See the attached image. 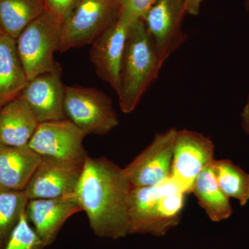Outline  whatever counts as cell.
I'll use <instances>...</instances> for the list:
<instances>
[{
  "mask_svg": "<svg viewBox=\"0 0 249 249\" xmlns=\"http://www.w3.org/2000/svg\"><path fill=\"white\" fill-rule=\"evenodd\" d=\"M3 34L2 29H1V26H0V35Z\"/></svg>",
  "mask_w": 249,
  "mask_h": 249,
  "instance_id": "obj_29",
  "label": "cell"
},
{
  "mask_svg": "<svg viewBox=\"0 0 249 249\" xmlns=\"http://www.w3.org/2000/svg\"><path fill=\"white\" fill-rule=\"evenodd\" d=\"M175 127L156 134L152 142L124 168L131 188L155 186L171 178Z\"/></svg>",
  "mask_w": 249,
  "mask_h": 249,
  "instance_id": "obj_8",
  "label": "cell"
},
{
  "mask_svg": "<svg viewBox=\"0 0 249 249\" xmlns=\"http://www.w3.org/2000/svg\"><path fill=\"white\" fill-rule=\"evenodd\" d=\"M61 26L58 18L46 11L18 37V55L28 81L55 70L53 53L58 51Z\"/></svg>",
  "mask_w": 249,
  "mask_h": 249,
  "instance_id": "obj_4",
  "label": "cell"
},
{
  "mask_svg": "<svg viewBox=\"0 0 249 249\" xmlns=\"http://www.w3.org/2000/svg\"><path fill=\"white\" fill-rule=\"evenodd\" d=\"M187 196L171 178L155 186L131 188L128 235H166L181 222Z\"/></svg>",
  "mask_w": 249,
  "mask_h": 249,
  "instance_id": "obj_2",
  "label": "cell"
},
{
  "mask_svg": "<svg viewBox=\"0 0 249 249\" xmlns=\"http://www.w3.org/2000/svg\"><path fill=\"white\" fill-rule=\"evenodd\" d=\"M163 65L143 21L129 27L121 63L119 106L125 114L133 111L144 93L158 78Z\"/></svg>",
  "mask_w": 249,
  "mask_h": 249,
  "instance_id": "obj_3",
  "label": "cell"
},
{
  "mask_svg": "<svg viewBox=\"0 0 249 249\" xmlns=\"http://www.w3.org/2000/svg\"><path fill=\"white\" fill-rule=\"evenodd\" d=\"M155 0H117L119 16L134 23L142 20Z\"/></svg>",
  "mask_w": 249,
  "mask_h": 249,
  "instance_id": "obj_23",
  "label": "cell"
},
{
  "mask_svg": "<svg viewBox=\"0 0 249 249\" xmlns=\"http://www.w3.org/2000/svg\"><path fill=\"white\" fill-rule=\"evenodd\" d=\"M184 0H155L142 19L162 65L188 40L183 31Z\"/></svg>",
  "mask_w": 249,
  "mask_h": 249,
  "instance_id": "obj_9",
  "label": "cell"
},
{
  "mask_svg": "<svg viewBox=\"0 0 249 249\" xmlns=\"http://www.w3.org/2000/svg\"><path fill=\"white\" fill-rule=\"evenodd\" d=\"M46 11L43 0H0V26L4 34L17 40Z\"/></svg>",
  "mask_w": 249,
  "mask_h": 249,
  "instance_id": "obj_19",
  "label": "cell"
},
{
  "mask_svg": "<svg viewBox=\"0 0 249 249\" xmlns=\"http://www.w3.org/2000/svg\"><path fill=\"white\" fill-rule=\"evenodd\" d=\"M1 107H1V106H0V110H1Z\"/></svg>",
  "mask_w": 249,
  "mask_h": 249,
  "instance_id": "obj_30",
  "label": "cell"
},
{
  "mask_svg": "<svg viewBox=\"0 0 249 249\" xmlns=\"http://www.w3.org/2000/svg\"><path fill=\"white\" fill-rule=\"evenodd\" d=\"M213 171L219 188L229 199L245 206L249 201V173L230 160H214Z\"/></svg>",
  "mask_w": 249,
  "mask_h": 249,
  "instance_id": "obj_20",
  "label": "cell"
},
{
  "mask_svg": "<svg viewBox=\"0 0 249 249\" xmlns=\"http://www.w3.org/2000/svg\"><path fill=\"white\" fill-rule=\"evenodd\" d=\"M83 165L42 157L24 193L29 200L74 196Z\"/></svg>",
  "mask_w": 249,
  "mask_h": 249,
  "instance_id": "obj_11",
  "label": "cell"
},
{
  "mask_svg": "<svg viewBox=\"0 0 249 249\" xmlns=\"http://www.w3.org/2000/svg\"><path fill=\"white\" fill-rule=\"evenodd\" d=\"M29 201L24 191L0 190V249L9 240Z\"/></svg>",
  "mask_w": 249,
  "mask_h": 249,
  "instance_id": "obj_21",
  "label": "cell"
},
{
  "mask_svg": "<svg viewBox=\"0 0 249 249\" xmlns=\"http://www.w3.org/2000/svg\"><path fill=\"white\" fill-rule=\"evenodd\" d=\"M27 83L16 40L3 33L0 35V106L19 97Z\"/></svg>",
  "mask_w": 249,
  "mask_h": 249,
  "instance_id": "obj_17",
  "label": "cell"
},
{
  "mask_svg": "<svg viewBox=\"0 0 249 249\" xmlns=\"http://www.w3.org/2000/svg\"><path fill=\"white\" fill-rule=\"evenodd\" d=\"M212 165L199 174L191 194L194 195L198 204L212 222H220L229 219L233 209L230 199L223 193L218 185Z\"/></svg>",
  "mask_w": 249,
  "mask_h": 249,
  "instance_id": "obj_18",
  "label": "cell"
},
{
  "mask_svg": "<svg viewBox=\"0 0 249 249\" xmlns=\"http://www.w3.org/2000/svg\"><path fill=\"white\" fill-rule=\"evenodd\" d=\"M244 4H245L246 11L249 15V0H244Z\"/></svg>",
  "mask_w": 249,
  "mask_h": 249,
  "instance_id": "obj_27",
  "label": "cell"
},
{
  "mask_svg": "<svg viewBox=\"0 0 249 249\" xmlns=\"http://www.w3.org/2000/svg\"><path fill=\"white\" fill-rule=\"evenodd\" d=\"M119 14L117 0H78L62 21L58 51L66 52L93 42Z\"/></svg>",
  "mask_w": 249,
  "mask_h": 249,
  "instance_id": "obj_5",
  "label": "cell"
},
{
  "mask_svg": "<svg viewBox=\"0 0 249 249\" xmlns=\"http://www.w3.org/2000/svg\"><path fill=\"white\" fill-rule=\"evenodd\" d=\"M82 211L75 196L31 199L26 209L29 222L46 247L52 245L67 219Z\"/></svg>",
  "mask_w": 249,
  "mask_h": 249,
  "instance_id": "obj_14",
  "label": "cell"
},
{
  "mask_svg": "<svg viewBox=\"0 0 249 249\" xmlns=\"http://www.w3.org/2000/svg\"><path fill=\"white\" fill-rule=\"evenodd\" d=\"M241 125L246 134L249 137V107L246 106L240 114Z\"/></svg>",
  "mask_w": 249,
  "mask_h": 249,
  "instance_id": "obj_26",
  "label": "cell"
},
{
  "mask_svg": "<svg viewBox=\"0 0 249 249\" xmlns=\"http://www.w3.org/2000/svg\"><path fill=\"white\" fill-rule=\"evenodd\" d=\"M65 86L62 84L60 67L28 81L19 97L24 99L39 122L67 119L64 111Z\"/></svg>",
  "mask_w": 249,
  "mask_h": 249,
  "instance_id": "obj_13",
  "label": "cell"
},
{
  "mask_svg": "<svg viewBox=\"0 0 249 249\" xmlns=\"http://www.w3.org/2000/svg\"><path fill=\"white\" fill-rule=\"evenodd\" d=\"M85 136L68 119L47 121L39 124L28 146L41 157L84 163L88 156L83 146Z\"/></svg>",
  "mask_w": 249,
  "mask_h": 249,
  "instance_id": "obj_10",
  "label": "cell"
},
{
  "mask_svg": "<svg viewBox=\"0 0 249 249\" xmlns=\"http://www.w3.org/2000/svg\"><path fill=\"white\" fill-rule=\"evenodd\" d=\"M42 157L29 146L0 144V190L24 191Z\"/></svg>",
  "mask_w": 249,
  "mask_h": 249,
  "instance_id": "obj_15",
  "label": "cell"
},
{
  "mask_svg": "<svg viewBox=\"0 0 249 249\" xmlns=\"http://www.w3.org/2000/svg\"><path fill=\"white\" fill-rule=\"evenodd\" d=\"M131 188L124 168L106 157L87 156L74 196L98 237L118 240L128 235Z\"/></svg>",
  "mask_w": 249,
  "mask_h": 249,
  "instance_id": "obj_1",
  "label": "cell"
},
{
  "mask_svg": "<svg viewBox=\"0 0 249 249\" xmlns=\"http://www.w3.org/2000/svg\"><path fill=\"white\" fill-rule=\"evenodd\" d=\"M206 0H184L186 13L191 16H197L200 12L201 6Z\"/></svg>",
  "mask_w": 249,
  "mask_h": 249,
  "instance_id": "obj_25",
  "label": "cell"
},
{
  "mask_svg": "<svg viewBox=\"0 0 249 249\" xmlns=\"http://www.w3.org/2000/svg\"><path fill=\"white\" fill-rule=\"evenodd\" d=\"M132 23L119 16L117 19L93 41L90 58L96 73L119 93L121 63L129 27Z\"/></svg>",
  "mask_w": 249,
  "mask_h": 249,
  "instance_id": "obj_12",
  "label": "cell"
},
{
  "mask_svg": "<svg viewBox=\"0 0 249 249\" xmlns=\"http://www.w3.org/2000/svg\"><path fill=\"white\" fill-rule=\"evenodd\" d=\"M64 111L85 135H105L119 124L110 98L94 88L65 87Z\"/></svg>",
  "mask_w": 249,
  "mask_h": 249,
  "instance_id": "obj_6",
  "label": "cell"
},
{
  "mask_svg": "<svg viewBox=\"0 0 249 249\" xmlns=\"http://www.w3.org/2000/svg\"><path fill=\"white\" fill-rule=\"evenodd\" d=\"M213 141L204 134L178 130L174 143L171 178L187 195L191 194L196 178L215 160Z\"/></svg>",
  "mask_w": 249,
  "mask_h": 249,
  "instance_id": "obj_7",
  "label": "cell"
},
{
  "mask_svg": "<svg viewBox=\"0 0 249 249\" xmlns=\"http://www.w3.org/2000/svg\"><path fill=\"white\" fill-rule=\"evenodd\" d=\"M246 106H249V93L248 94V97H247V104H246Z\"/></svg>",
  "mask_w": 249,
  "mask_h": 249,
  "instance_id": "obj_28",
  "label": "cell"
},
{
  "mask_svg": "<svg viewBox=\"0 0 249 249\" xmlns=\"http://www.w3.org/2000/svg\"><path fill=\"white\" fill-rule=\"evenodd\" d=\"M46 10L62 21L78 0H43Z\"/></svg>",
  "mask_w": 249,
  "mask_h": 249,
  "instance_id": "obj_24",
  "label": "cell"
},
{
  "mask_svg": "<svg viewBox=\"0 0 249 249\" xmlns=\"http://www.w3.org/2000/svg\"><path fill=\"white\" fill-rule=\"evenodd\" d=\"M40 122L27 103L18 97L0 110V144L27 146Z\"/></svg>",
  "mask_w": 249,
  "mask_h": 249,
  "instance_id": "obj_16",
  "label": "cell"
},
{
  "mask_svg": "<svg viewBox=\"0 0 249 249\" xmlns=\"http://www.w3.org/2000/svg\"><path fill=\"white\" fill-rule=\"evenodd\" d=\"M45 247L35 229L31 227L25 211L9 240L0 249H45Z\"/></svg>",
  "mask_w": 249,
  "mask_h": 249,
  "instance_id": "obj_22",
  "label": "cell"
}]
</instances>
